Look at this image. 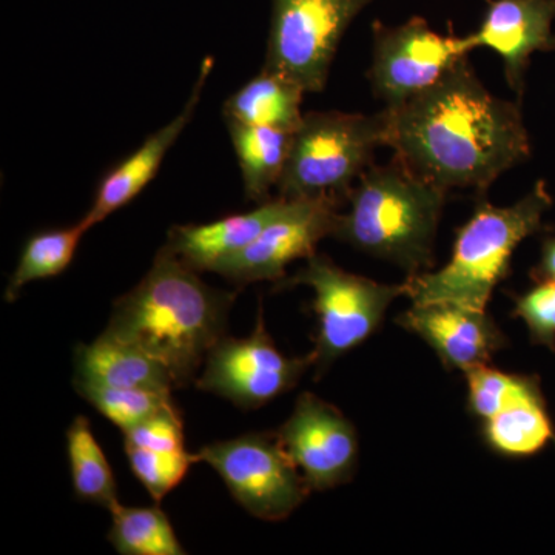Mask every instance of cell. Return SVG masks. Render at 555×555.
<instances>
[{"label": "cell", "mask_w": 555, "mask_h": 555, "mask_svg": "<svg viewBox=\"0 0 555 555\" xmlns=\"http://www.w3.org/2000/svg\"><path fill=\"white\" fill-rule=\"evenodd\" d=\"M386 145L416 177L486 192L531 153L520 105L494 96L465 57L436 86L386 108Z\"/></svg>", "instance_id": "6da1fadb"}, {"label": "cell", "mask_w": 555, "mask_h": 555, "mask_svg": "<svg viewBox=\"0 0 555 555\" xmlns=\"http://www.w3.org/2000/svg\"><path fill=\"white\" fill-rule=\"evenodd\" d=\"M163 246L144 278L116 299L107 332L155 358L175 389L196 382L208 352L225 337L235 292L208 286Z\"/></svg>", "instance_id": "7a4b0ae2"}, {"label": "cell", "mask_w": 555, "mask_h": 555, "mask_svg": "<svg viewBox=\"0 0 555 555\" xmlns=\"http://www.w3.org/2000/svg\"><path fill=\"white\" fill-rule=\"evenodd\" d=\"M447 196L397 158L387 166L372 164L350 193L349 208L338 211L332 238L416 275L433 266Z\"/></svg>", "instance_id": "3957f363"}, {"label": "cell", "mask_w": 555, "mask_h": 555, "mask_svg": "<svg viewBox=\"0 0 555 555\" xmlns=\"http://www.w3.org/2000/svg\"><path fill=\"white\" fill-rule=\"evenodd\" d=\"M553 199L545 182L513 206L478 204L473 217L456 233L451 259L436 272L409 275L406 297L414 305L448 301L486 310L495 287L505 280L521 241L542 229Z\"/></svg>", "instance_id": "277c9868"}, {"label": "cell", "mask_w": 555, "mask_h": 555, "mask_svg": "<svg viewBox=\"0 0 555 555\" xmlns=\"http://www.w3.org/2000/svg\"><path fill=\"white\" fill-rule=\"evenodd\" d=\"M385 108L375 115L305 113L292 134L291 152L278 196L288 201H328L345 206L356 182L386 145Z\"/></svg>", "instance_id": "5b68a950"}, {"label": "cell", "mask_w": 555, "mask_h": 555, "mask_svg": "<svg viewBox=\"0 0 555 555\" xmlns=\"http://www.w3.org/2000/svg\"><path fill=\"white\" fill-rule=\"evenodd\" d=\"M294 276L278 281L273 291L297 286L312 288L318 317L313 367L318 377L346 353L367 341L382 326L387 309L406 297L403 284H383L338 268L324 255H312Z\"/></svg>", "instance_id": "8992f818"}, {"label": "cell", "mask_w": 555, "mask_h": 555, "mask_svg": "<svg viewBox=\"0 0 555 555\" xmlns=\"http://www.w3.org/2000/svg\"><path fill=\"white\" fill-rule=\"evenodd\" d=\"M372 0H272L264 69L306 93L326 87L343 36Z\"/></svg>", "instance_id": "52a82bcc"}, {"label": "cell", "mask_w": 555, "mask_h": 555, "mask_svg": "<svg viewBox=\"0 0 555 555\" xmlns=\"http://www.w3.org/2000/svg\"><path fill=\"white\" fill-rule=\"evenodd\" d=\"M196 462L217 470L230 494L250 516L284 520L305 503L308 483L276 434L251 433L201 448Z\"/></svg>", "instance_id": "ba28073f"}, {"label": "cell", "mask_w": 555, "mask_h": 555, "mask_svg": "<svg viewBox=\"0 0 555 555\" xmlns=\"http://www.w3.org/2000/svg\"><path fill=\"white\" fill-rule=\"evenodd\" d=\"M473 50L469 36L440 35L422 17L397 27L375 22L372 90L386 108L400 107L436 86Z\"/></svg>", "instance_id": "9c48e42d"}, {"label": "cell", "mask_w": 555, "mask_h": 555, "mask_svg": "<svg viewBox=\"0 0 555 555\" xmlns=\"http://www.w3.org/2000/svg\"><path fill=\"white\" fill-rule=\"evenodd\" d=\"M309 367L312 353L287 357L278 349L259 306L255 331L246 338H222L208 352L195 386L238 408L258 409L294 389Z\"/></svg>", "instance_id": "30bf717a"}, {"label": "cell", "mask_w": 555, "mask_h": 555, "mask_svg": "<svg viewBox=\"0 0 555 555\" xmlns=\"http://www.w3.org/2000/svg\"><path fill=\"white\" fill-rule=\"evenodd\" d=\"M275 434L310 491H327L352 480L360 454L357 429L334 404L301 393Z\"/></svg>", "instance_id": "8fae6325"}, {"label": "cell", "mask_w": 555, "mask_h": 555, "mask_svg": "<svg viewBox=\"0 0 555 555\" xmlns=\"http://www.w3.org/2000/svg\"><path fill=\"white\" fill-rule=\"evenodd\" d=\"M339 207L328 201H294L284 214L269 222L261 233L235 257L214 270L236 286L278 281L297 259L315 255L321 240L334 233Z\"/></svg>", "instance_id": "7c38bea8"}, {"label": "cell", "mask_w": 555, "mask_h": 555, "mask_svg": "<svg viewBox=\"0 0 555 555\" xmlns=\"http://www.w3.org/2000/svg\"><path fill=\"white\" fill-rule=\"evenodd\" d=\"M397 323L418 335L449 371L465 374L467 369L488 364L506 346V337L486 310L455 302L412 305L398 315Z\"/></svg>", "instance_id": "4fadbf2b"}, {"label": "cell", "mask_w": 555, "mask_h": 555, "mask_svg": "<svg viewBox=\"0 0 555 555\" xmlns=\"http://www.w3.org/2000/svg\"><path fill=\"white\" fill-rule=\"evenodd\" d=\"M554 21L555 0H491L469 39L474 49L488 47L502 57L507 83L521 98L532 54L555 50Z\"/></svg>", "instance_id": "5bb4252c"}, {"label": "cell", "mask_w": 555, "mask_h": 555, "mask_svg": "<svg viewBox=\"0 0 555 555\" xmlns=\"http://www.w3.org/2000/svg\"><path fill=\"white\" fill-rule=\"evenodd\" d=\"M214 57H206L201 64L198 76L193 83L192 93L181 112L175 116L166 126L160 127L158 131L150 134L144 144L134 150L129 158L119 163L115 169L109 170L102 179L93 204L87 211L86 217L80 219L83 228L93 229L94 225L107 219L109 215L131 203L139 193L142 192L152 179L158 173L160 164L166 158L167 153L173 147L175 142L181 137L182 131L189 126L190 120L195 116L201 96L211 68H214Z\"/></svg>", "instance_id": "9a60e30c"}, {"label": "cell", "mask_w": 555, "mask_h": 555, "mask_svg": "<svg viewBox=\"0 0 555 555\" xmlns=\"http://www.w3.org/2000/svg\"><path fill=\"white\" fill-rule=\"evenodd\" d=\"M292 203L278 196L246 214L230 215L207 224L175 225L164 246L196 272H214L221 262L243 251Z\"/></svg>", "instance_id": "2e32d148"}, {"label": "cell", "mask_w": 555, "mask_h": 555, "mask_svg": "<svg viewBox=\"0 0 555 555\" xmlns=\"http://www.w3.org/2000/svg\"><path fill=\"white\" fill-rule=\"evenodd\" d=\"M73 383L137 389H175L169 372L155 358L107 332L90 345H79L75 352Z\"/></svg>", "instance_id": "e0dca14e"}, {"label": "cell", "mask_w": 555, "mask_h": 555, "mask_svg": "<svg viewBox=\"0 0 555 555\" xmlns=\"http://www.w3.org/2000/svg\"><path fill=\"white\" fill-rule=\"evenodd\" d=\"M306 91L294 80L261 68L224 104V119L294 133L305 118Z\"/></svg>", "instance_id": "ac0fdd59"}, {"label": "cell", "mask_w": 555, "mask_h": 555, "mask_svg": "<svg viewBox=\"0 0 555 555\" xmlns=\"http://www.w3.org/2000/svg\"><path fill=\"white\" fill-rule=\"evenodd\" d=\"M481 423L486 447L499 455L525 459L550 444L555 447V425L542 389L518 398Z\"/></svg>", "instance_id": "d6986e66"}, {"label": "cell", "mask_w": 555, "mask_h": 555, "mask_svg": "<svg viewBox=\"0 0 555 555\" xmlns=\"http://www.w3.org/2000/svg\"><path fill=\"white\" fill-rule=\"evenodd\" d=\"M225 124L238 158L247 199L257 204L272 199L270 190L278 188L283 177L294 133L236 120H225Z\"/></svg>", "instance_id": "ffe728a7"}, {"label": "cell", "mask_w": 555, "mask_h": 555, "mask_svg": "<svg viewBox=\"0 0 555 555\" xmlns=\"http://www.w3.org/2000/svg\"><path fill=\"white\" fill-rule=\"evenodd\" d=\"M67 456L76 499L115 511L120 505L118 485L87 416H76L68 426Z\"/></svg>", "instance_id": "44dd1931"}, {"label": "cell", "mask_w": 555, "mask_h": 555, "mask_svg": "<svg viewBox=\"0 0 555 555\" xmlns=\"http://www.w3.org/2000/svg\"><path fill=\"white\" fill-rule=\"evenodd\" d=\"M89 232L82 222L64 229L42 230L35 233L22 248L16 269L5 287V299L13 302L22 288L30 283L60 276L72 264L80 240Z\"/></svg>", "instance_id": "7402d4cb"}, {"label": "cell", "mask_w": 555, "mask_h": 555, "mask_svg": "<svg viewBox=\"0 0 555 555\" xmlns=\"http://www.w3.org/2000/svg\"><path fill=\"white\" fill-rule=\"evenodd\" d=\"M108 542L122 555H184L177 532L159 506L112 511Z\"/></svg>", "instance_id": "603a6c76"}, {"label": "cell", "mask_w": 555, "mask_h": 555, "mask_svg": "<svg viewBox=\"0 0 555 555\" xmlns=\"http://www.w3.org/2000/svg\"><path fill=\"white\" fill-rule=\"evenodd\" d=\"M76 390L102 416L122 433L141 425L145 420L171 406L169 390L137 389V387H105L75 383Z\"/></svg>", "instance_id": "cb8c5ba5"}, {"label": "cell", "mask_w": 555, "mask_h": 555, "mask_svg": "<svg viewBox=\"0 0 555 555\" xmlns=\"http://www.w3.org/2000/svg\"><path fill=\"white\" fill-rule=\"evenodd\" d=\"M467 383V409L478 420L491 418L507 404L542 389L537 375L509 374L481 364L465 372Z\"/></svg>", "instance_id": "d4e9b609"}, {"label": "cell", "mask_w": 555, "mask_h": 555, "mask_svg": "<svg viewBox=\"0 0 555 555\" xmlns=\"http://www.w3.org/2000/svg\"><path fill=\"white\" fill-rule=\"evenodd\" d=\"M124 449L129 459L131 473L147 489L156 503L184 480L190 466L198 463L195 454L188 451L167 452L131 447Z\"/></svg>", "instance_id": "484cf974"}, {"label": "cell", "mask_w": 555, "mask_h": 555, "mask_svg": "<svg viewBox=\"0 0 555 555\" xmlns=\"http://www.w3.org/2000/svg\"><path fill=\"white\" fill-rule=\"evenodd\" d=\"M535 286L516 297L514 317L524 320L534 345L555 352V281H535Z\"/></svg>", "instance_id": "4316f807"}, {"label": "cell", "mask_w": 555, "mask_h": 555, "mask_svg": "<svg viewBox=\"0 0 555 555\" xmlns=\"http://www.w3.org/2000/svg\"><path fill=\"white\" fill-rule=\"evenodd\" d=\"M535 281H555V235L545 241L539 264L532 270Z\"/></svg>", "instance_id": "83f0119b"}]
</instances>
